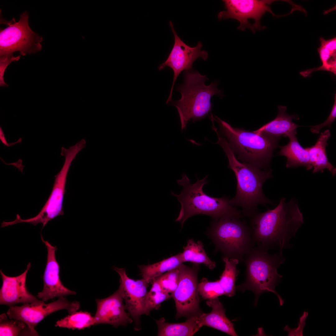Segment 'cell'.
Returning a JSON list of instances; mask_svg holds the SVG:
<instances>
[{
	"label": "cell",
	"instance_id": "27",
	"mask_svg": "<svg viewBox=\"0 0 336 336\" xmlns=\"http://www.w3.org/2000/svg\"><path fill=\"white\" fill-rule=\"evenodd\" d=\"M94 325V317L86 311L75 312L57 321L56 327L82 329Z\"/></svg>",
	"mask_w": 336,
	"mask_h": 336
},
{
	"label": "cell",
	"instance_id": "29",
	"mask_svg": "<svg viewBox=\"0 0 336 336\" xmlns=\"http://www.w3.org/2000/svg\"><path fill=\"white\" fill-rule=\"evenodd\" d=\"M198 290L199 295L204 300L212 299L225 295L218 280L210 282L203 278L198 284Z\"/></svg>",
	"mask_w": 336,
	"mask_h": 336
},
{
	"label": "cell",
	"instance_id": "16",
	"mask_svg": "<svg viewBox=\"0 0 336 336\" xmlns=\"http://www.w3.org/2000/svg\"><path fill=\"white\" fill-rule=\"evenodd\" d=\"M123 301L119 289L106 298L96 299L97 310L94 316V325L108 324L116 328L132 323L133 320L129 313L126 312Z\"/></svg>",
	"mask_w": 336,
	"mask_h": 336
},
{
	"label": "cell",
	"instance_id": "30",
	"mask_svg": "<svg viewBox=\"0 0 336 336\" xmlns=\"http://www.w3.org/2000/svg\"><path fill=\"white\" fill-rule=\"evenodd\" d=\"M322 65L316 68L308 70L311 74L314 71L325 70L336 74V52H332L329 49L321 45L317 49Z\"/></svg>",
	"mask_w": 336,
	"mask_h": 336
},
{
	"label": "cell",
	"instance_id": "26",
	"mask_svg": "<svg viewBox=\"0 0 336 336\" xmlns=\"http://www.w3.org/2000/svg\"><path fill=\"white\" fill-rule=\"evenodd\" d=\"M8 318L5 313L0 315V336H37L24 322Z\"/></svg>",
	"mask_w": 336,
	"mask_h": 336
},
{
	"label": "cell",
	"instance_id": "35",
	"mask_svg": "<svg viewBox=\"0 0 336 336\" xmlns=\"http://www.w3.org/2000/svg\"><path fill=\"white\" fill-rule=\"evenodd\" d=\"M0 140L4 144L5 146L7 147H10L15 145L16 143H19L21 142L22 140L21 138H20L16 142H12L11 143H8L5 138L4 132L2 130L1 127H0Z\"/></svg>",
	"mask_w": 336,
	"mask_h": 336
},
{
	"label": "cell",
	"instance_id": "8",
	"mask_svg": "<svg viewBox=\"0 0 336 336\" xmlns=\"http://www.w3.org/2000/svg\"><path fill=\"white\" fill-rule=\"evenodd\" d=\"M29 16L24 12L20 15L19 20L16 22L13 18L11 21H2L7 26L0 32V55L13 54L18 51L25 56L40 51V43L43 38L33 32L28 23Z\"/></svg>",
	"mask_w": 336,
	"mask_h": 336
},
{
	"label": "cell",
	"instance_id": "17",
	"mask_svg": "<svg viewBox=\"0 0 336 336\" xmlns=\"http://www.w3.org/2000/svg\"><path fill=\"white\" fill-rule=\"evenodd\" d=\"M30 267V262L24 272L16 277L7 276L0 270L2 282L0 290L1 305L10 306L17 303H31L40 301L28 292L26 287V275Z\"/></svg>",
	"mask_w": 336,
	"mask_h": 336
},
{
	"label": "cell",
	"instance_id": "20",
	"mask_svg": "<svg viewBox=\"0 0 336 336\" xmlns=\"http://www.w3.org/2000/svg\"><path fill=\"white\" fill-rule=\"evenodd\" d=\"M330 135L329 130H325L321 133L314 145L305 148L308 152L310 163L314 168L313 173L320 171L323 172L326 169L333 176L336 174V168L329 162L326 152L327 142Z\"/></svg>",
	"mask_w": 336,
	"mask_h": 336
},
{
	"label": "cell",
	"instance_id": "32",
	"mask_svg": "<svg viewBox=\"0 0 336 336\" xmlns=\"http://www.w3.org/2000/svg\"><path fill=\"white\" fill-rule=\"evenodd\" d=\"M0 85L1 86H8L4 80V74L5 70L10 63L19 60L20 55L13 57V54L0 55Z\"/></svg>",
	"mask_w": 336,
	"mask_h": 336
},
{
	"label": "cell",
	"instance_id": "28",
	"mask_svg": "<svg viewBox=\"0 0 336 336\" xmlns=\"http://www.w3.org/2000/svg\"><path fill=\"white\" fill-rule=\"evenodd\" d=\"M152 286L147 292L146 304V314L149 315L151 311L159 309L161 304L163 301L171 298L169 293L164 292L156 279L152 282Z\"/></svg>",
	"mask_w": 336,
	"mask_h": 336
},
{
	"label": "cell",
	"instance_id": "23",
	"mask_svg": "<svg viewBox=\"0 0 336 336\" xmlns=\"http://www.w3.org/2000/svg\"><path fill=\"white\" fill-rule=\"evenodd\" d=\"M181 253L158 262L139 266L142 278L148 283L164 273L175 269L183 264Z\"/></svg>",
	"mask_w": 336,
	"mask_h": 336
},
{
	"label": "cell",
	"instance_id": "4",
	"mask_svg": "<svg viewBox=\"0 0 336 336\" xmlns=\"http://www.w3.org/2000/svg\"><path fill=\"white\" fill-rule=\"evenodd\" d=\"M184 79L182 84L177 86L176 88L181 94V98L170 101L177 110L182 130L186 128L190 120L194 122L211 114L212 105L210 99L213 96H224L222 90L218 89L217 82L206 85L205 82L208 79L206 75H202L198 71H185Z\"/></svg>",
	"mask_w": 336,
	"mask_h": 336
},
{
	"label": "cell",
	"instance_id": "22",
	"mask_svg": "<svg viewBox=\"0 0 336 336\" xmlns=\"http://www.w3.org/2000/svg\"><path fill=\"white\" fill-rule=\"evenodd\" d=\"M198 314L189 317L185 321L182 323H168L164 317L156 320L158 329L157 336H193L199 329L197 321Z\"/></svg>",
	"mask_w": 336,
	"mask_h": 336
},
{
	"label": "cell",
	"instance_id": "6",
	"mask_svg": "<svg viewBox=\"0 0 336 336\" xmlns=\"http://www.w3.org/2000/svg\"><path fill=\"white\" fill-rule=\"evenodd\" d=\"M213 118L219 125L221 132L233 151L239 155V159L259 169L269 164L279 137L234 128L216 116Z\"/></svg>",
	"mask_w": 336,
	"mask_h": 336
},
{
	"label": "cell",
	"instance_id": "31",
	"mask_svg": "<svg viewBox=\"0 0 336 336\" xmlns=\"http://www.w3.org/2000/svg\"><path fill=\"white\" fill-rule=\"evenodd\" d=\"M180 266L155 278L164 292L172 293L176 288L180 277Z\"/></svg>",
	"mask_w": 336,
	"mask_h": 336
},
{
	"label": "cell",
	"instance_id": "14",
	"mask_svg": "<svg viewBox=\"0 0 336 336\" xmlns=\"http://www.w3.org/2000/svg\"><path fill=\"white\" fill-rule=\"evenodd\" d=\"M169 23L174 35V43L167 59L158 66L160 70L164 69L166 67H169L174 72L172 84L166 104L171 100L174 86L180 73L184 70H191L194 61L199 57L204 60H207L208 57L207 52L205 50H201L202 45L200 42H198L195 47L189 46L178 36L172 22L170 21Z\"/></svg>",
	"mask_w": 336,
	"mask_h": 336
},
{
	"label": "cell",
	"instance_id": "12",
	"mask_svg": "<svg viewBox=\"0 0 336 336\" xmlns=\"http://www.w3.org/2000/svg\"><path fill=\"white\" fill-rule=\"evenodd\" d=\"M196 270L182 264L178 286L170 295L175 302V317H190L199 313V294Z\"/></svg>",
	"mask_w": 336,
	"mask_h": 336
},
{
	"label": "cell",
	"instance_id": "10",
	"mask_svg": "<svg viewBox=\"0 0 336 336\" xmlns=\"http://www.w3.org/2000/svg\"><path fill=\"white\" fill-rule=\"evenodd\" d=\"M274 0H223L226 10L218 14L219 20L232 18L240 23L237 29L243 31L246 28L254 33L256 30L265 28L260 24V20L266 12H270L274 16H278L272 11L270 5Z\"/></svg>",
	"mask_w": 336,
	"mask_h": 336
},
{
	"label": "cell",
	"instance_id": "24",
	"mask_svg": "<svg viewBox=\"0 0 336 336\" xmlns=\"http://www.w3.org/2000/svg\"><path fill=\"white\" fill-rule=\"evenodd\" d=\"M181 254L183 262L203 264L211 269L215 267V263L208 258L203 244L199 241L195 242L192 239L188 240Z\"/></svg>",
	"mask_w": 336,
	"mask_h": 336
},
{
	"label": "cell",
	"instance_id": "2",
	"mask_svg": "<svg viewBox=\"0 0 336 336\" xmlns=\"http://www.w3.org/2000/svg\"><path fill=\"white\" fill-rule=\"evenodd\" d=\"M217 144L222 148L229 161L228 167L234 172L237 180L235 196L230 199L233 206L242 208L244 215L251 217L257 213V205L273 202L264 195L262 186L265 181L272 177L271 171H263L250 164L241 163L236 158L227 140L217 134Z\"/></svg>",
	"mask_w": 336,
	"mask_h": 336
},
{
	"label": "cell",
	"instance_id": "3",
	"mask_svg": "<svg viewBox=\"0 0 336 336\" xmlns=\"http://www.w3.org/2000/svg\"><path fill=\"white\" fill-rule=\"evenodd\" d=\"M182 176L181 180H177L178 184L183 187L181 193L176 194L172 191L170 193L180 204V212L175 221L180 222L182 226L188 219L198 214L207 215L214 220L224 217L243 218L241 212L231 205L227 197H212L203 192V186L208 183L207 175L201 180L197 178L194 184L190 183L184 173Z\"/></svg>",
	"mask_w": 336,
	"mask_h": 336
},
{
	"label": "cell",
	"instance_id": "25",
	"mask_svg": "<svg viewBox=\"0 0 336 336\" xmlns=\"http://www.w3.org/2000/svg\"><path fill=\"white\" fill-rule=\"evenodd\" d=\"M223 261L225 268L218 280L225 295L232 297L235 294V281L239 273L236 265L239 261L236 259L226 257L223 258Z\"/></svg>",
	"mask_w": 336,
	"mask_h": 336
},
{
	"label": "cell",
	"instance_id": "33",
	"mask_svg": "<svg viewBox=\"0 0 336 336\" xmlns=\"http://www.w3.org/2000/svg\"><path fill=\"white\" fill-rule=\"evenodd\" d=\"M334 101L331 112L327 119L323 123L312 126L310 130L314 133H319L320 130L325 126L331 127V125L336 118V94L335 95Z\"/></svg>",
	"mask_w": 336,
	"mask_h": 336
},
{
	"label": "cell",
	"instance_id": "18",
	"mask_svg": "<svg viewBox=\"0 0 336 336\" xmlns=\"http://www.w3.org/2000/svg\"><path fill=\"white\" fill-rule=\"evenodd\" d=\"M206 303L212 310L209 313L198 314L197 321L199 329L206 326L231 336H237L233 324L226 316L225 310L218 298L207 300Z\"/></svg>",
	"mask_w": 336,
	"mask_h": 336
},
{
	"label": "cell",
	"instance_id": "34",
	"mask_svg": "<svg viewBox=\"0 0 336 336\" xmlns=\"http://www.w3.org/2000/svg\"><path fill=\"white\" fill-rule=\"evenodd\" d=\"M320 45L332 52H336V38L334 37L329 40H324L321 37L320 39Z\"/></svg>",
	"mask_w": 336,
	"mask_h": 336
},
{
	"label": "cell",
	"instance_id": "36",
	"mask_svg": "<svg viewBox=\"0 0 336 336\" xmlns=\"http://www.w3.org/2000/svg\"><path fill=\"white\" fill-rule=\"evenodd\" d=\"M21 162H22V160L21 159H20L18 161L16 162L13 163H11V164H9V165L11 164V165H13V166H15L16 167H17L18 169H19V170H20L22 171V169L23 167H24V166H23L21 165Z\"/></svg>",
	"mask_w": 336,
	"mask_h": 336
},
{
	"label": "cell",
	"instance_id": "15",
	"mask_svg": "<svg viewBox=\"0 0 336 336\" xmlns=\"http://www.w3.org/2000/svg\"><path fill=\"white\" fill-rule=\"evenodd\" d=\"M41 238L47 248V254L45 268L43 277L44 286L42 291L37 296L44 301L56 297H64L68 295H75L76 292L65 287L59 277L60 267L56 260L55 251L58 249L48 241L44 240L41 234Z\"/></svg>",
	"mask_w": 336,
	"mask_h": 336
},
{
	"label": "cell",
	"instance_id": "5",
	"mask_svg": "<svg viewBox=\"0 0 336 336\" xmlns=\"http://www.w3.org/2000/svg\"><path fill=\"white\" fill-rule=\"evenodd\" d=\"M268 251L265 248L254 245L245 255L243 262L246 267L245 281L236 286V289L243 292L246 290L252 291L255 295V306L263 293L273 292L278 296L281 306L284 301L275 288L282 277L278 273L277 269L283 263L285 258L282 252L272 254Z\"/></svg>",
	"mask_w": 336,
	"mask_h": 336
},
{
	"label": "cell",
	"instance_id": "13",
	"mask_svg": "<svg viewBox=\"0 0 336 336\" xmlns=\"http://www.w3.org/2000/svg\"><path fill=\"white\" fill-rule=\"evenodd\" d=\"M113 269L120 277L119 290L125 306L134 322V329H141L140 317L146 314V304L149 283L145 280H135L127 275L125 269L114 266Z\"/></svg>",
	"mask_w": 336,
	"mask_h": 336
},
{
	"label": "cell",
	"instance_id": "7",
	"mask_svg": "<svg viewBox=\"0 0 336 336\" xmlns=\"http://www.w3.org/2000/svg\"><path fill=\"white\" fill-rule=\"evenodd\" d=\"M240 219L224 217L214 220L211 234L224 257L242 262L244 257L255 244L250 226Z\"/></svg>",
	"mask_w": 336,
	"mask_h": 336
},
{
	"label": "cell",
	"instance_id": "9",
	"mask_svg": "<svg viewBox=\"0 0 336 336\" xmlns=\"http://www.w3.org/2000/svg\"><path fill=\"white\" fill-rule=\"evenodd\" d=\"M82 150V147L78 143H76L68 149L61 147V155L64 156L65 161L61 170L55 176L53 186L48 199L36 216L30 218L23 219L18 215L15 220L16 223L26 222L35 225L40 223L43 225L42 229L49 221L59 215L63 214V203L68 173L72 162Z\"/></svg>",
	"mask_w": 336,
	"mask_h": 336
},
{
	"label": "cell",
	"instance_id": "21",
	"mask_svg": "<svg viewBox=\"0 0 336 336\" xmlns=\"http://www.w3.org/2000/svg\"><path fill=\"white\" fill-rule=\"evenodd\" d=\"M296 133L294 132L287 136L289 142L287 145L281 147L279 154L287 157L286 167L294 168L302 166L307 170H310L313 167L308 152L299 143L296 136Z\"/></svg>",
	"mask_w": 336,
	"mask_h": 336
},
{
	"label": "cell",
	"instance_id": "1",
	"mask_svg": "<svg viewBox=\"0 0 336 336\" xmlns=\"http://www.w3.org/2000/svg\"><path fill=\"white\" fill-rule=\"evenodd\" d=\"M282 198L274 208L256 213L251 217L250 227L256 245L268 250L287 247L290 239L304 223L296 201L292 199L287 203Z\"/></svg>",
	"mask_w": 336,
	"mask_h": 336
},
{
	"label": "cell",
	"instance_id": "19",
	"mask_svg": "<svg viewBox=\"0 0 336 336\" xmlns=\"http://www.w3.org/2000/svg\"><path fill=\"white\" fill-rule=\"evenodd\" d=\"M278 112L276 118L254 131L257 134L264 133L273 136L280 137H287L291 133L296 132V129L299 126L293 123V119H299L296 115H290L286 112V107L278 106Z\"/></svg>",
	"mask_w": 336,
	"mask_h": 336
},
{
	"label": "cell",
	"instance_id": "11",
	"mask_svg": "<svg viewBox=\"0 0 336 336\" xmlns=\"http://www.w3.org/2000/svg\"><path fill=\"white\" fill-rule=\"evenodd\" d=\"M80 307V303L78 301H69L64 297H61L57 300L48 304L40 300L35 302L24 304L21 306H9L7 315L10 319L24 322L37 336H38L35 328L46 316L63 309L67 310L70 314L76 312Z\"/></svg>",
	"mask_w": 336,
	"mask_h": 336
}]
</instances>
